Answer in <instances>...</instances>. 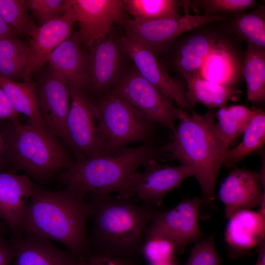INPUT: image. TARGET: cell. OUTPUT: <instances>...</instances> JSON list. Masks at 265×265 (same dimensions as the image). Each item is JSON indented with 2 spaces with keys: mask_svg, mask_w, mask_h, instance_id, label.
<instances>
[{
  "mask_svg": "<svg viewBox=\"0 0 265 265\" xmlns=\"http://www.w3.org/2000/svg\"><path fill=\"white\" fill-rule=\"evenodd\" d=\"M90 253L132 258L140 254L145 232L160 212L134 197L88 193Z\"/></svg>",
  "mask_w": 265,
  "mask_h": 265,
  "instance_id": "cell-1",
  "label": "cell"
},
{
  "mask_svg": "<svg viewBox=\"0 0 265 265\" xmlns=\"http://www.w3.org/2000/svg\"><path fill=\"white\" fill-rule=\"evenodd\" d=\"M86 195L66 188L49 191L36 186L26 206L23 233L57 241L80 262L85 261L90 253Z\"/></svg>",
  "mask_w": 265,
  "mask_h": 265,
  "instance_id": "cell-2",
  "label": "cell"
},
{
  "mask_svg": "<svg viewBox=\"0 0 265 265\" xmlns=\"http://www.w3.org/2000/svg\"><path fill=\"white\" fill-rule=\"evenodd\" d=\"M173 159L169 143L156 146L151 141L134 147L106 150L75 161L62 172L60 178L65 188L86 194L119 193L140 166L151 160Z\"/></svg>",
  "mask_w": 265,
  "mask_h": 265,
  "instance_id": "cell-3",
  "label": "cell"
},
{
  "mask_svg": "<svg viewBox=\"0 0 265 265\" xmlns=\"http://www.w3.org/2000/svg\"><path fill=\"white\" fill-rule=\"evenodd\" d=\"M178 124L169 142L173 159L190 167L202 192L204 202L212 204L220 167L229 146L218 137L215 112L209 109L199 114L192 109L188 113L178 107Z\"/></svg>",
  "mask_w": 265,
  "mask_h": 265,
  "instance_id": "cell-4",
  "label": "cell"
},
{
  "mask_svg": "<svg viewBox=\"0 0 265 265\" xmlns=\"http://www.w3.org/2000/svg\"><path fill=\"white\" fill-rule=\"evenodd\" d=\"M11 164L13 170H21L36 180L48 179L63 171L75 161L49 131L29 123L13 121Z\"/></svg>",
  "mask_w": 265,
  "mask_h": 265,
  "instance_id": "cell-5",
  "label": "cell"
},
{
  "mask_svg": "<svg viewBox=\"0 0 265 265\" xmlns=\"http://www.w3.org/2000/svg\"><path fill=\"white\" fill-rule=\"evenodd\" d=\"M93 109L104 151L152 141L154 124L117 96L109 92L100 96Z\"/></svg>",
  "mask_w": 265,
  "mask_h": 265,
  "instance_id": "cell-6",
  "label": "cell"
},
{
  "mask_svg": "<svg viewBox=\"0 0 265 265\" xmlns=\"http://www.w3.org/2000/svg\"><path fill=\"white\" fill-rule=\"evenodd\" d=\"M109 92L125 101L150 123L174 132L178 107L145 79L135 66L125 69Z\"/></svg>",
  "mask_w": 265,
  "mask_h": 265,
  "instance_id": "cell-7",
  "label": "cell"
},
{
  "mask_svg": "<svg viewBox=\"0 0 265 265\" xmlns=\"http://www.w3.org/2000/svg\"><path fill=\"white\" fill-rule=\"evenodd\" d=\"M227 16H208L186 14L175 18L151 21H137L124 18L118 24L125 30V36L158 55L185 32L212 23L224 21Z\"/></svg>",
  "mask_w": 265,
  "mask_h": 265,
  "instance_id": "cell-8",
  "label": "cell"
},
{
  "mask_svg": "<svg viewBox=\"0 0 265 265\" xmlns=\"http://www.w3.org/2000/svg\"><path fill=\"white\" fill-rule=\"evenodd\" d=\"M143 166L142 172L137 171L131 176L118 196L134 197L157 207L161 204L165 195L193 175L190 167L182 164L170 166L151 160Z\"/></svg>",
  "mask_w": 265,
  "mask_h": 265,
  "instance_id": "cell-9",
  "label": "cell"
},
{
  "mask_svg": "<svg viewBox=\"0 0 265 265\" xmlns=\"http://www.w3.org/2000/svg\"><path fill=\"white\" fill-rule=\"evenodd\" d=\"M88 48L86 54L88 88L100 97L109 92L122 76L127 54L121 36L112 32Z\"/></svg>",
  "mask_w": 265,
  "mask_h": 265,
  "instance_id": "cell-10",
  "label": "cell"
},
{
  "mask_svg": "<svg viewBox=\"0 0 265 265\" xmlns=\"http://www.w3.org/2000/svg\"><path fill=\"white\" fill-rule=\"evenodd\" d=\"M76 22L81 45L89 48L112 32L114 23L124 19L125 8L119 0H67Z\"/></svg>",
  "mask_w": 265,
  "mask_h": 265,
  "instance_id": "cell-11",
  "label": "cell"
},
{
  "mask_svg": "<svg viewBox=\"0 0 265 265\" xmlns=\"http://www.w3.org/2000/svg\"><path fill=\"white\" fill-rule=\"evenodd\" d=\"M70 104L67 118L68 136L73 152L79 161L104 151L103 141L95 117L93 104L83 91L70 88Z\"/></svg>",
  "mask_w": 265,
  "mask_h": 265,
  "instance_id": "cell-12",
  "label": "cell"
},
{
  "mask_svg": "<svg viewBox=\"0 0 265 265\" xmlns=\"http://www.w3.org/2000/svg\"><path fill=\"white\" fill-rule=\"evenodd\" d=\"M35 83L37 106L48 131L62 139L73 151L66 127L69 87L49 68Z\"/></svg>",
  "mask_w": 265,
  "mask_h": 265,
  "instance_id": "cell-13",
  "label": "cell"
},
{
  "mask_svg": "<svg viewBox=\"0 0 265 265\" xmlns=\"http://www.w3.org/2000/svg\"><path fill=\"white\" fill-rule=\"evenodd\" d=\"M204 203L197 196L183 200L171 209L160 211L149 225L169 238L177 252L181 254L188 243L199 240L202 237L198 216Z\"/></svg>",
  "mask_w": 265,
  "mask_h": 265,
  "instance_id": "cell-14",
  "label": "cell"
},
{
  "mask_svg": "<svg viewBox=\"0 0 265 265\" xmlns=\"http://www.w3.org/2000/svg\"><path fill=\"white\" fill-rule=\"evenodd\" d=\"M121 38L127 55L133 61L140 74L163 95L175 101L179 107L191 110L185 96L184 85L169 75L164 62L144 46L125 35Z\"/></svg>",
  "mask_w": 265,
  "mask_h": 265,
  "instance_id": "cell-15",
  "label": "cell"
},
{
  "mask_svg": "<svg viewBox=\"0 0 265 265\" xmlns=\"http://www.w3.org/2000/svg\"><path fill=\"white\" fill-rule=\"evenodd\" d=\"M76 21L66 0V9L61 17L38 26L29 35L28 56L23 79L32 80L34 73L48 62L52 53L73 33Z\"/></svg>",
  "mask_w": 265,
  "mask_h": 265,
  "instance_id": "cell-16",
  "label": "cell"
},
{
  "mask_svg": "<svg viewBox=\"0 0 265 265\" xmlns=\"http://www.w3.org/2000/svg\"><path fill=\"white\" fill-rule=\"evenodd\" d=\"M36 186L26 174L0 172V218L15 237L24 233L26 206Z\"/></svg>",
  "mask_w": 265,
  "mask_h": 265,
  "instance_id": "cell-17",
  "label": "cell"
},
{
  "mask_svg": "<svg viewBox=\"0 0 265 265\" xmlns=\"http://www.w3.org/2000/svg\"><path fill=\"white\" fill-rule=\"evenodd\" d=\"M210 24L185 32L172 43V47H169L172 49L171 66L178 72L197 71L215 43L225 31L218 27H212Z\"/></svg>",
  "mask_w": 265,
  "mask_h": 265,
  "instance_id": "cell-18",
  "label": "cell"
},
{
  "mask_svg": "<svg viewBox=\"0 0 265 265\" xmlns=\"http://www.w3.org/2000/svg\"><path fill=\"white\" fill-rule=\"evenodd\" d=\"M225 30L196 71L202 79L234 88L239 80L243 57Z\"/></svg>",
  "mask_w": 265,
  "mask_h": 265,
  "instance_id": "cell-19",
  "label": "cell"
},
{
  "mask_svg": "<svg viewBox=\"0 0 265 265\" xmlns=\"http://www.w3.org/2000/svg\"><path fill=\"white\" fill-rule=\"evenodd\" d=\"M258 173L245 168L231 171L219 186L218 196L229 219L235 213L260 206L265 198Z\"/></svg>",
  "mask_w": 265,
  "mask_h": 265,
  "instance_id": "cell-20",
  "label": "cell"
},
{
  "mask_svg": "<svg viewBox=\"0 0 265 265\" xmlns=\"http://www.w3.org/2000/svg\"><path fill=\"white\" fill-rule=\"evenodd\" d=\"M81 45L76 31L52 53L47 62L68 87L83 91L88 88L89 80L86 54Z\"/></svg>",
  "mask_w": 265,
  "mask_h": 265,
  "instance_id": "cell-21",
  "label": "cell"
},
{
  "mask_svg": "<svg viewBox=\"0 0 265 265\" xmlns=\"http://www.w3.org/2000/svg\"><path fill=\"white\" fill-rule=\"evenodd\" d=\"M11 243L14 251L12 265H79L80 261L69 250L61 249L51 241L23 233Z\"/></svg>",
  "mask_w": 265,
  "mask_h": 265,
  "instance_id": "cell-22",
  "label": "cell"
},
{
  "mask_svg": "<svg viewBox=\"0 0 265 265\" xmlns=\"http://www.w3.org/2000/svg\"><path fill=\"white\" fill-rule=\"evenodd\" d=\"M265 213L259 210H241L229 218L225 241L234 250H247L265 240Z\"/></svg>",
  "mask_w": 265,
  "mask_h": 265,
  "instance_id": "cell-23",
  "label": "cell"
},
{
  "mask_svg": "<svg viewBox=\"0 0 265 265\" xmlns=\"http://www.w3.org/2000/svg\"><path fill=\"white\" fill-rule=\"evenodd\" d=\"M186 80L187 90L185 91L186 101L192 108L200 103L210 109L226 106L229 101H236L241 91L201 78L196 72L180 71Z\"/></svg>",
  "mask_w": 265,
  "mask_h": 265,
  "instance_id": "cell-24",
  "label": "cell"
},
{
  "mask_svg": "<svg viewBox=\"0 0 265 265\" xmlns=\"http://www.w3.org/2000/svg\"><path fill=\"white\" fill-rule=\"evenodd\" d=\"M0 87L19 114L26 116L32 125L48 131L37 106L35 81L20 82L0 76Z\"/></svg>",
  "mask_w": 265,
  "mask_h": 265,
  "instance_id": "cell-25",
  "label": "cell"
},
{
  "mask_svg": "<svg viewBox=\"0 0 265 265\" xmlns=\"http://www.w3.org/2000/svg\"><path fill=\"white\" fill-rule=\"evenodd\" d=\"M241 73L246 83L247 98L253 103L265 100V49L247 45L243 54Z\"/></svg>",
  "mask_w": 265,
  "mask_h": 265,
  "instance_id": "cell-26",
  "label": "cell"
},
{
  "mask_svg": "<svg viewBox=\"0 0 265 265\" xmlns=\"http://www.w3.org/2000/svg\"><path fill=\"white\" fill-rule=\"evenodd\" d=\"M255 109L242 105L225 106L215 112V128L220 139L229 146L231 141L244 132L252 120Z\"/></svg>",
  "mask_w": 265,
  "mask_h": 265,
  "instance_id": "cell-27",
  "label": "cell"
},
{
  "mask_svg": "<svg viewBox=\"0 0 265 265\" xmlns=\"http://www.w3.org/2000/svg\"><path fill=\"white\" fill-rule=\"evenodd\" d=\"M240 142L228 149L223 164L227 167L235 166L253 151L262 147L265 142V113L262 109H255L254 115L244 132Z\"/></svg>",
  "mask_w": 265,
  "mask_h": 265,
  "instance_id": "cell-28",
  "label": "cell"
},
{
  "mask_svg": "<svg viewBox=\"0 0 265 265\" xmlns=\"http://www.w3.org/2000/svg\"><path fill=\"white\" fill-rule=\"evenodd\" d=\"M28 56V45L17 37L0 39V76L16 80L23 78Z\"/></svg>",
  "mask_w": 265,
  "mask_h": 265,
  "instance_id": "cell-29",
  "label": "cell"
},
{
  "mask_svg": "<svg viewBox=\"0 0 265 265\" xmlns=\"http://www.w3.org/2000/svg\"><path fill=\"white\" fill-rule=\"evenodd\" d=\"M229 27L239 40L247 45L265 49V6L235 15Z\"/></svg>",
  "mask_w": 265,
  "mask_h": 265,
  "instance_id": "cell-30",
  "label": "cell"
},
{
  "mask_svg": "<svg viewBox=\"0 0 265 265\" xmlns=\"http://www.w3.org/2000/svg\"><path fill=\"white\" fill-rule=\"evenodd\" d=\"M125 10L137 21H151L182 16L175 0H123Z\"/></svg>",
  "mask_w": 265,
  "mask_h": 265,
  "instance_id": "cell-31",
  "label": "cell"
},
{
  "mask_svg": "<svg viewBox=\"0 0 265 265\" xmlns=\"http://www.w3.org/2000/svg\"><path fill=\"white\" fill-rule=\"evenodd\" d=\"M176 252V245L169 238L148 226L140 252L148 265L173 262Z\"/></svg>",
  "mask_w": 265,
  "mask_h": 265,
  "instance_id": "cell-32",
  "label": "cell"
},
{
  "mask_svg": "<svg viewBox=\"0 0 265 265\" xmlns=\"http://www.w3.org/2000/svg\"><path fill=\"white\" fill-rule=\"evenodd\" d=\"M0 16L17 37L29 36L38 27L29 14L26 0H0Z\"/></svg>",
  "mask_w": 265,
  "mask_h": 265,
  "instance_id": "cell-33",
  "label": "cell"
},
{
  "mask_svg": "<svg viewBox=\"0 0 265 265\" xmlns=\"http://www.w3.org/2000/svg\"><path fill=\"white\" fill-rule=\"evenodd\" d=\"M194 5L202 9L204 15L244 13L256 5L254 0H193Z\"/></svg>",
  "mask_w": 265,
  "mask_h": 265,
  "instance_id": "cell-34",
  "label": "cell"
},
{
  "mask_svg": "<svg viewBox=\"0 0 265 265\" xmlns=\"http://www.w3.org/2000/svg\"><path fill=\"white\" fill-rule=\"evenodd\" d=\"M26 3L38 26L61 17L66 9V0H26Z\"/></svg>",
  "mask_w": 265,
  "mask_h": 265,
  "instance_id": "cell-35",
  "label": "cell"
},
{
  "mask_svg": "<svg viewBox=\"0 0 265 265\" xmlns=\"http://www.w3.org/2000/svg\"><path fill=\"white\" fill-rule=\"evenodd\" d=\"M185 265H221L213 235L197 241Z\"/></svg>",
  "mask_w": 265,
  "mask_h": 265,
  "instance_id": "cell-36",
  "label": "cell"
},
{
  "mask_svg": "<svg viewBox=\"0 0 265 265\" xmlns=\"http://www.w3.org/2000/svg\"><path fill=\"white\" fill-rule=\"evenodd\" d=\"M13 121H0V172L11 164Z\"/></svg>",
  "mask_w": 265,
  "mask_h": 265,
  "instance_id": "cell-37",
  "label": "cell"
},
{
  "mask_svg": "<svg viewBox=\"0 0 265 265\" xmlns=\"http://www.w3.org/2000/svg\"><path fill=\"white\" fill-rule=\"evenodd\" d=\"M88 265H136L132 258L90 253L86 260Z\"/></svg>",
  "mask_w": 265,
  "mask_h": 265,
  "instance_id": "cell-38",
  "label": "cell"
},
{
  "mask_svg": "<svg viewBox=\"0 0 265 265\" xmlns=\"http://www.w3.org/2000/svg\"><path fill=\"white\" fill-rule=\"evenodd\" d=\"M19 115L0 87V121H14L18 120Z\"/></svg>",
  "mask_w": 265,
  "mask_h": 265,
  "instance_id": "cell-39",
  "label": "cell"
},
{
  "mask_svg": "<svg viewBox=\"0 0 265 265\" xmlns=\"http://www.w3.org/2000/svg\"><path fill=\"white\" fill-rule=\"evenodd\" d=\"M14 257V251L11 243L3 238H0V265H12Z\"/></svg>",
  "mask_w": 265,
  "mask_h": 265,
  "instance_id": "cell-40",
  "label": "cell"
},
{
  "mask_svg": "<svg viewBox=\"0 0 265 265\" xmlns=\"http://www.w3.org/2000/svg\"><path fill=\"white\" fill-rule=\"evenodd\" d=\"M13 36H16L11 32L0 16V39Z\"/></svg>",
  "mask_w": 265,
  "mask_h": 265,
  "instance_id": "cell-41",
  "label": "cell"
},
{
  "mask_svg": "<svg viewBox=\"0 0 265 265\" xmlns=\"http://www.w3.org/2000/svg\"><path fill=\"white\" fill-rule=\"evenodd\" d=\"M259 247L258 257L255 265H265V240L260 244Z\"/></svg>",
  "mask_w": 265,
  "mask_h": 265,
  "instance_id": "cell-42",
  "label": "cell"
},
{
  "mask_svg": "<svg viewBox=\"0 0 265 265\" xmlns=\"http://www.w3.org/2000/svg\"><path fill=\"white\" fill-rule=\"evenodd\" d=\"M176 265V264L174 263V262H168V263L154 264V265Z\"/></svg>",
  "mask_w": 265,
  "mask_h": 265,
  "instance_id": "cell-43",
  "label": "cell"
},
{
  "mask_svg": "<svg viewBox=\"0 0 265 265\" xmlns=\"http://www.w3.org/2000/svg\"><path fill=\"white\" fill-rule=\"evenodd\" d=\"M3 235V227L1 224H0V238H2Z\"/></svg>",
  "mask_w": 265,
  "mask_h": 265,
  "instance_id": "cell-44",
  "label": "cell"
},
{
  "mask_svg": "<svg viewBox=\"0 0 265 265\" xmlns=\"http://www.w3.org/2000/svg\"><path fill=\"white\" fill-rule=\"evenodd\" d=\"M79 265H88L86 261L80 262Z\"/></svg>",
  "mask_w": 265,
  "mask_h": 265,
  "instance_id": "cell-45",
  "label": "cell"
}]
</instances>
